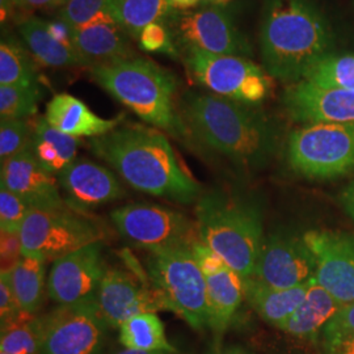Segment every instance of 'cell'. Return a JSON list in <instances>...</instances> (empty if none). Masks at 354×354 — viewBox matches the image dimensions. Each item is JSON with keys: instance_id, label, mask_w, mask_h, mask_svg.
<instances>
[{"instance_id": "7", "label": "cell", "mask_w": 354, "mask_h": 354, "mask_svg": "<svg viewBox=\"0 0 354 354\" xmlns=\"http://www.w3.org/2000/svg\"><path fill=\"white\" fill-rule=\"evenodd\" d=\"M292 172L308 180H333L354 172V124L306 125L286 147Z\"/></svg>"}, {"instance_id": "8", "label": "cell", "mask_w": 354, "mask_h": 354, "mask_svg": "<svg viewBox=\"0 0 354 354\" xmlns=\"http://www.w3.org/2000/svg\"><path fill=\"white\" fill-rule=\"evenodd\" d=\"M23 256L54 263L68 253L102 241L100 226L88 215L62 209H33L20 230Z\"/></svg>"}, {"instance_id": "21", "label": "cell", "mask_w": 354, "mask_h": 354, "mask_svg": "<svg viewBox=\"0 0 354 354\" xmlns=\"http://www.w3.org/2000/svg\"><path fill=\"white\" fill-rule=\"evenodd\" d=\"M45 118L51 127L75 138H96L108 134L122 122V115L102 118L68 93L55 95L46 105Z\"/></svg>"}, {"instance_id": "6", "label": "cell", "mask_w": 354, "mask_h": 354, "mask_svg": "<svg viewBox=\"0 0 354 354\" xmlns=\"http://www.w3.org/2000/svg\"><path fill=\"white\" fill-rule=\"evenodd\" d=\"M146 266L165 310L175 313L196 330L209 328L206 279L192 247L150 252Z\"/></svg>"}, {"instance_id": "32", "label": "cell", "mask_w": 354, "mask_h": 354, "mask_svg": "<svg viewBox=\"0 0 354 354\" xmlns=\"http://www.w3.org/2000/svg\"><path fill=\"white\" fill-rule=\"evenodd\" d=\"M304 80L324 88L354 91V55L329 54L310 68Z\"/></svg>"}, {"instance_id": "29", "label": "cell", "mask_w": 354, "mask_h": 354, "mask_svg": "<svg viewBox=\"0 0 354 354\" xmlns=\"http://www.w3.org/2000/svg\"><path fill=\"white\" fill-rule=\"evenodd\" d=\"M174 10L169 0H114L112 17L134 39L151 23H165Z\"/></svg>"}, {"instance_id": "39", "label": "cell", "mask_w": 354, "mask_h": 354, "mask_svg": "<svg viewBox=\"0 0 354 354\" xmlns=\"http://www.w3.org/2000/svg\"><path fill=\"white\" fill-rule=\"evenodd\" d=\"M354 333V302L342 307V310L330 319L322 333V342L342 339Z\"/></svg>"}, {"instance_id": "2", "label": "cell", "mask_w": 354, "mask_h": 354, "mask_svg": "<svg viewBox=\"0 0 354 354\" xmlns=\"http://www.w3.org/2000/svg\"><path fill=\"white\" fill-rule=\"evenodd\" d=\"M178 113L189 137L236 165L263 168L277 149L276 129L253 105L214 93L188 92Z\"/></svg>"}, {"instance_id": "33", "label": "cell", "mask_w": 354, "mask_h": 354, "mask_svg": "<svg viewBox=\"0 0 354 354\" xmlns=\"http://www.w3.org/2000/svg\"><path fill=\"white\" fill-rule=\"evenodd\" d=\"M41 91L37 84L29 87L0 86L1 120H26L37 112Z\"/></svg>"}, {"instance_id": "5", "label": "cell", "mask_w": 354, "mask_h": 354, "mask_svg": "<svg viewBox=\"0 0 354 354\" xmlns=\"http://www.w3.org/2000/svg\"><path fill=\"white\" fill-rule=\"evenodd\" d=\"M196 226L203 244L219 254L241 279L252 277L266 239L256 205L219 192L203 193L196 203Z\"/></svg>"}, {"instance_id": "38", "label": "cell", "mask_w": 354, "mask_h": 354, "mask_svg": "<svg viewBox=\"0 0 354 354\" xmlns=\"http://www.w3.org/2000/svg\"><path fill=\"white\" fill-rule=\"evenodd\" d=\"M24 314L13 291L11 272H0V326H6Z\"/></svg>"}, {"instance_id": "26", "label": "cell", "mask_w": 354, "mask_h": 354, "mask_svg": "<svg viewBox=\"0 0 354 354\" xmlns=\"http://www.w3.org/2000/svg\"><path fill=\"white\" fill-rule=\"evenodd\" d=\"M20 36L32 57L48 67H73L83 64L74 46L57 41L49 32L48 21L38 17L26 19L19 26Z\"/></svg>"}, {"instance_id": "48", "label": "cell", "mask_w": 354, "mask_h": 354, "mask_svg": "<svg viewBox=\"0 0 354 354\" xmlns=\"http://www.w3.org/2000/svg\"><path fill=\"white\" fill-rule=\"evenodd\" d=\"M24 0H0L1 6V19L4 20L10 13H12L15 10L23 7Z\"/></svg>"}, {"instance_id": "25", "label": "cell", "mask_w": 354, "mask_h": 354, "mask_svg": "<svg viewBox=\"0 0 354 354\" xmlns=\"http://www.w3.org/2000/svg\"><path fill=\"white\" fill-rule=\"evenodd\" d=\"M80 140L51 127L45 117L38 118L33 127L32 152L45 171L58 176L75 162Z\"/></svg>"}, {"instance_id": "17", "label": "cell", "mask_w": 354, "mask_h": 354, "mask_svg": "<svg viewBox=\"0 0 354 354\" xmlns=\"http://www.w3.org/2000/svg\"><path fill=\"white\" fill-rule=\"evenodd\" d=\"M96 304L109 328H120L127 319L143 313L165 310L152 286L134 274L108 266L96 295Z\"/></svg>"}, {"instance_id": "46", "label": "cell", "mask_w": 354, "mask_h": 354, "mask_svg": "<svg viewBox=\"0 0 354 354\" xmlns=\"http://www.w3.org/2000/svg\"><path fill=\"white\" fill-rule=\"evenodd\" d=\"M67 0H24L23 1V10H44V8H55V7H64Z\"/></svg>"}, {"instance_id": "14", "label": "cell", "mask_w": 354, "mask_h": 354, "mask_svg": "<svg viewBox=\"0 0 354 354\" xmlns=\"http://www.w3.org/2000/svg\"><path fill=\"white\" fill-rule=\"evenodd\" d=\"M106 268L102 241L68 253L51 264L48 274V295L59 306L96 301Z\"/></svg>"}, {"instance_id": "23", "label": "cell", "mask_w": 354, "mask_h": 354, "mask_svg": "<svg viewBox=\"0 0 354 354\" xmlns=\"http://www.w3.org/2000/svg\"><path fill=\"white\" fill-rule=\"evenodd\" d=\"M342 308V304L314 279L302 304L279 329L299 340L319 342L323 329Z\"/></svg>"}, {"instance_id": "31", "label": "cell", "mask_w": 354, "mask_h": 354, "mask_svg": "<svg viewBox=\"0 0 354 354\" xmlns=\"http://www.w3.org/2000/svg\"><path fill=\"white\" fill-rule=\"evenodd\" d=\"M36 66L26 49L11 38L0 44V86L29 87L37 84Z\"/></svg>"}, {"instance_id": "1", "label": "cell", "mask_w": 354, "mask_h": 354, "mask_svg": "<svg viewBox=\"0 0 354 354\" xmlns=\"http://www.w3.org/2000/svg\"><path fill=\"white\" fill-rule=\"evenodd\" d=\"M89 149L142 193L185 205L197 203L203 196L201 185L158 129L137 124L118 127L91 138Z\"/></svg>"}, {"instance_id": "24", "label": "cell", "mask_w": 354, "mask_h": 354, "mask_svg": "<svg viewBox=\"0 0 354 354\" xmlns=\"http://www.w3.org/2000/svg\"><path fill=\"white\" fill-rule=\"evenodd\" d=\"M313 279L295 288L279 289L250 277L244 279V298L259 317L279 329L302 304Z\"/></svg>"}, {"instance_id": "47", "label": "cell", "mask_w": 354, "mask_h": 354, "mask_svg": "<svg viewBox=\"0 0 354 354\" xmlns=\"http://www.w3.org/2000/svg\"><path fill=\"white\" fill-rule=\"evenodd\" d=\"M209 354H251L247 349L239 345H228V346H213Z\"/></svg>"}, {"instance_id": "16", "label": "cell", "mask_w": 354, "mask_h": 354, "mask_svg": "<svg viewBox=\"0 0 354 354\" xmlns=\"http://www.w3.org/2000/svg\"><path fill=\"white\" fill-rule=\"evenodd\" d=\"M282 105L298 124H354V91L324 88L304 79L285 88Z\"/></svg>"}, {"instance_id": "45", "label": "cell", "mask_w": 354, "mask_h": 354, "mask_svg": "<svg viewBox=\"0 0 354 354\" xmlns=\"http://www.w3.org/2000/svg\"><path fill=\"white\" fill-rule=\"evenodd\" d=\"M337 201L342 205L345 214L349 215L354 221V180L342 188Z\"/></svg>"}, {"instance_id": "3", "label": "cell", "mask_w": 354, "mask_h": 354, "mask_svg": "<svg viewBox=\"0 0 354 354\" xmlns=\"http://www.w3.org/2000/svg\"><path fill=\"white\" fill-rule=\"evenodd\" d=\"M333 35L324 15L311 0H268L260 26L264 68L286 83L304 80L327 57Z\"/></svg>"}, {"instance_id": "35", "label": "cell", "mask_w": 354, "mask_h": 354, "mask_svg": "<svg viewBox=\"0 0 354 354\" xmlns=\"http://www.w3.org/2000/svg\"><path fill=\"white\" fill-rule=\"evenodd\" d=\"M33 130L26 120H1L0 122V162L32 149Z\"/></svg>"}, {"instance_id": "27", "label": "cell", "mask_w": 354, "mask_h": 354, "mask_svg": "<svg viewBox=\"0 0 354 354\" xmlns=\"http://www.w3.org/2000/svg\"><path fill=\"white\" fill-rule=\"evenodd\" d=\"M118 342L127 349L178 353L165 335V323L156 313H143L127 319L120 327Z\"/></svg>"}, {"instance_id": "10", "label": "cell", "mask_w": 354, "mask_h": 354, "mask_svg": "<svg viewBox=\"0 0 354 354\" xmlns=\"http://www.w3.org/2000/svg\"><path fill=\"white\" fill-rule=\"evenodd\" d=\"M178 53L201 50L219 55L251 57L252 46L225 6L172 11L165 19Z\"/></svg>"}, {"instance_id": "11", "label": "cell", "mask_w": 354, "mask_h": 354, "mask_svg": "<svg viewBox=\"0 0 354 354\" xmlns=\"http://www.w3.org/2000/svg\"><path fill=\"white\" fill-rule=\"evenodd\" d=\"M111 219L125 241L149 252L193 247L200 241L197 226L187 215L156 203H127L114 209Z\"/></svg>"}, {"instance_id": "30", "label": "cell", "mask_w": 354, "mask_h": 354, "mask_svg": "<svg viewBox=\"0 0 354 354\" xmlns=\"http://www.w3.org/2000/svg\"><path fill=\"white\" fill-rule=\"evenodd\" d=\"M44 337V317L21 314L1 327L0 352L39 354Z\"/></svg>"}, {"instance_id": "9", "label": "cell", "mask_w": 354, "mask_h": 354, "mask_svg": "<svg viewBox=\"0 0 354 354\" xmlns=\"http://www.w3.org/2000/svg\"><path fill=\"white\" fill-rule=\"evenodd\" d=\"M190 76L212 93L256 105L272 93L273 77L245 57L219 55L201 50L184 53Z\"/></svg>"}, {"instance_id": "18", "label": "cell", "mask_w": 354, "mask_h": 354, "mask_svg": "<svg viewBox=\"0 0 354 354\" xmlns=\"http://www.w3.org/2000/svg\"><path fill=\"white\" fill-rule=\"evenodd\" d=\"M64 203L84 213L125 196L118 178L108 168L88 159H76L58 176Z\"/></svg>"}, {"instance_id": "4", "label": "cell", "mask_w": 354, "mask_h": 354, "mask_svg": "<svg viewBox=\"0 0 354 354\" xmlns=\"http://www.w3.org/2000/svg\"><path fill=\"white\" fill-rule=\"evenodd\" d=\"M93 80L140 120L169 136L189 137L175 105L177 79L171 71L145 58H130L92 67Z\"/></svg>"}, {"instance_id": "20", "label": "cell", "mask_w": 354, "mask_h": 354, "mask_svg": "<svg viewBox=\"0 0 354 354\" xmlns=\"http://www.w3.org/2000/svg\"><path fill=\"white\" fill-rule=\"evenodd\" d=\"M130 36L112 16L73 30V45L83 64L93 67L134 58Z\"/></svg>"}, {"instance_id": "13", "label": "cell", "mask_w": 354, "mask_h": 354, "mask_svg": "<svg viewBox=\"0 0 354 354\" xmlns=\"http://www.w3.org/2000/svg\"><path fill=\"white\" fill-rule=\"evenodd\" d=\"M315 273L317 260L304 234L279 228L266 236L252 279L289 289L308 282Z\"/></svg>"}, {"instance_id": "12", "label": "cell", "mask_w": 354, "mask_h": 354, "mask_svg": "<svg viewBox=\"0 0 354 354\" xmlns=\"http://www.w3.org/2000/svg\"><path fill=\"white\" fill-rule=\"evenodd\" d=\"M44 317L39 354H102L109 327L96 301L58 306Z\"/></svg>"}, {"instance_id": "19", "label": "cell", "mask_w": 354, "mask_h": 354, "mask_svg": "<svg viewBox=\"0 0 354 354\" xmlns=\"http://www.w3.org/2000/svg\"><path fill=\"white\" fill-rule=\"evenodd\" d=\"M0 187L11 190L33 209L67 207L58 178L38 165L32 150L1 162Z\"/></svg>"}, {"instance_id": "40", "label": "cell", "mask_w": 354, "mask_h": 354, "mask_svg": "<svg viewBox=\"0 0 354 354\" xmlns=\"http://www.w3.org/2000/svg\"><path fill=\"white\" fill-rule=\"evenodd\" d=\"M0 252H1V272H12L13 268L23 257L21 239L17 234H0Z\"/></svg>"}, {"instance_id": "44", "label": "cell", "mask_w": 354, "mask_h": 354, "mask_svg": "<svg viewBox=\"0 0 354 354\" xmlns=\"http://www.w3.org/2000/svg\"><path fill=\"white\" fill-rule=\"evenodd\" d=\"M174 11H185L203 6H226L231 0H169Z\"/></svg>"}, {"instance_id": "42", "label": "cell", "mask_w": 354, "mask_h": 354, "mask_svg": "<svg viewBox=\"0 0 354 354\" xmlns=\"http://www.w3.org/2000/svg\"><path fill=\"white\" fill-rule=\"evenodd\" d=\"M323 354H354V333L342 339L322 342Z\"/></svg>"}, {"instance_id": "49", "label": "cell", "mask_w": 354, "mask_h": 354, "mask_svg": "<svg viewBox=\"0 0 354 354\" xmlns=\"http://www.w3.org/2000/svg\"><path fill=\"white\" fill-rule=\"evenodd\" d=\"M112 354H178V353H169V352H162V351H159V352H146V351H136V349H127V348H124V349H121V351H117V352H114Z\"/></svg>"}, {"instance_id": "15", "label": "cell", "mask_w": 354, "mask_h": 354, "mask_svg": "<svg viewBox=\"0 0 354 354\" xmlns=\"http://www.w3.org/2000/svg\"><path fill=\"white\" fill-rule=\"evenodd\" d=\"M304 241L317 260V279L342 307L354 302V234L311 230Z\"/></svg>"}, {"instance_id": "41", "label": "cell", "mask_w": 354, "mask_h": 354, "mask_svg": "<svg viewBox=\"0 0 354 354\" xmlns=\"http://www.w3.org/2000/svg\"><path fill=\"white\" fill-rule=\"evenodd\" d=\"M192 252L194 254L198 266L201 268L203 276L213 274V273H216V272L222 270L223 268L228 266L219 254H216L214 251H212L209 247H206L201 241H197L192 247Z\"/></svg>"}, {"instance_id": "28", "label": "cell", "mask_w": 354, "mask_h": 354, "mask_svg": "<svg viewBox=\"0 0 354 354\" xmlns=\"http://www.w3.org/2000/svg\"><path fill=\"white\" fill-rule=\"evenodd\" d=\"M46 261L23 256L11 272L12 288L21 310L29 315H37L44 304L46 281Z\"/></svg>"}, {"instance_id": "22", "label": "cell", "mask_w": 354, "mask_h": 354, "mask_svg": "<svg viewBox=\"0 0 354 354\" xmlns=\"http://www.w3.org/2000/svg\"><path fill=\"white\" fill-rule=\"evenodd\" d=\"M209 310V329L219 346L244 298V279L230 266L205 276Z\"/></svg>"}, {"instance_id": "50", "label": "cell", "mask_w": 354, "mask_h": 354, "mask_svg": "<svg viewBox=\"0 0 354 354\" xmlns=\"http://www.w3.org/2000/svg\"><path fill=\"white\" fill-rule=\"evenodd\" d=\"M0 354H10V353H6V352H0Z\"/></svg>"}, {"instance_id": "34", "label": "cell", "mask_w": 354, "mask_h": 354, "mask_svg": "<svg viewBox=\"0 0 354 354\" xmlns=\"http://www.w3.org/2000/svg\"><path fill=\"white\" fill-rule=\"evenodd\" d=\"M114 0H67L61 8L59 20L73 30L88 26L92 21L112 16Z\"/></svg>"}, {"instance_id": "43", "label": "cell", "mask_w": 354, "mask_h": 354, "mask_svg": "<svg viewBox=\"0 0 354 354\" xmlns=\"http://www.w3.org/2000/svg\"><path fill=\"white\" fill-rule=\"evenodd\" d=\"M49 26V32L51 36L55 38L57 41L62 42L64 45L68 46H74L73 45V29L64 23L62 20H57V21H48Z\"/></svg>"}, {"instance_id": "36", "label": "cell", "mask_w": 354, "mask_h": 354, "mask_svg": "<svg viewBox=\"0 0 354 354\" xmlns=\"http://www.w3.org/2000/svg\"><path fill=\"white\" fill-rule=\"evenodd\" d=\"M33 210L29 203L11 190L0 187V231L20 235L28 214Z\"/></svg>"}, {"instance_id": "37", "label": "cell", "mask_w": 354, "mask_h": 354, "mask_svg": "<svg viewBox=\"0 0 354 354\" xmlns=\"http://www.w3.org/2000/svg\"><path fill=\"white\" fill-rule=\"evenodd\" d=\"M140 48L146 53H162L169 57H177V50L169 29L165 23H151L140 32Z\"/></svg>"}]
</instances>
